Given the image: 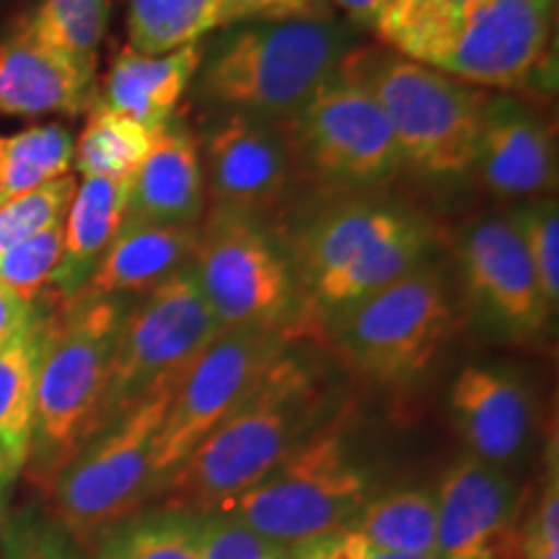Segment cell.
<instances>
[{
    "label": "cell",
    "instance_id": "obj_1",
    "mask_svg": "<svg viewBox=\"0 0 559 559\" xmlns=\"http://www.w3.org/2000/svg\"><path fill=\"white\" fill-rule=\"evenodd\" d=\"M332 389L321 370L288 347L249 400L169 474L160 506L207 513L283 464L332 417Z\"/></svg>",
    "mask_w": 559,
    "mask_h": 559
},
{
    "label": "cell",
    "instance_id": "obj_2",
    "mask_svg": "<svg viewBox=\"0 0 559 559\" xmlns=\"http://www.w3.org/2000/svg\"><path fill=\"white\" fill-rule=\"evenodd\" d=\"M130 306L124 296L79 293L41 317L37 409L24 469L45 489L102 432L111 353Z\"/></svg>",
    "mask_w": 559,
    "mask_h": 559
},
{
    "label": "cell",
    "instance_id": "obj_3",
    "mask_svg": "<svg viewBox=\"0 0 559 559\" xmlns=\"http://www.w3.org/2000/svg\"><path fill=\"white\" fill-rule=\"evenodd\" d=\"M349 52L332 21L243 24L202 55L198 96L223 111L285 124L337 73Z\"/></svg>",
    "mask_w": 559,
    "mask_h": 559
},
{
    "label": "cell",
    "instance_id": "obj_4",
    "mask_svg": "<svg viewBox=\"0 0 559 559\" xmlns=\"http://www.w3.org/2000/svg\"><path fill=\"white\" fill-rule=\"evenodd\" d=\"M430 226L407 210L381 202H349L313 221L298 236L293 275L298 285V324L321 326L334 311L386 288L425 262Z\"/></svg>",
    "mask_w": 559,
    "mask_h": 559
},
{
    "label": "cell",
    "instance_id": "obj_5",
    "mask_svg": "<svg viewBox=\"0 0 559 559\" xmlns=\"http://www.w3.org/2000/svg\"><path fill=\"white\" fill-rule=\"evenodd\" d=\"M340 68L379 102L402 166L428 177L472 171L489 94L402 55L347 52Z\"/></svg>",
    "mask_w": 559,
    "mask_h": 559
},
{
    "label": "cell",
    "instance_id": "obj_6",
    "mask_svg": "<svg viewBox=\"0 0 559 559\" xmlns=\"http://www.w3.org/2000/svg\"><path fill=\"white\" fill-rule=\"evenodd\" d=\"M370 474L355 459L337 415L267 477L207 513L226 515L293 549L347 528L370 500Z\"/></svg>",
    "mask_w": 559,
    "mask_h": 559
},
{
    "label": "cell",
    "instance_id": "obj_7",
    "mask_svg": "<svg viewBox=\"0 0 559 559\" xmlns=\"http://www.w3.org/2000/svg\"><path fill=\"white\" fill-rule=\"evenodd\" d=\"M319 330L355 373L404 386L430 368L453 330V300L440 270L419 262L386 288L334 311Z\"/></svg>",
    "mask_w": 559,
    "mask_h": 559
},
{
    "label": "cell",
    "instance_id": "obj_8",
    "mask_svg": "<svg viewBox=\"0 0 559 559\" xmlns=\"http://www.w3.org/2000/svg\"><path fill=\"white\" fill-rule=\"evenodd\" d=\"M207 309L223 330L260 326L298 337V285L293 264L260 218L210 205L190 262Z\"/></svg>",
    "mask_w": 559,
    "mask_h": 559
},
{
    "label": "cell",
    "instance_id": "obj_9",
    "mask_svg": "<svg viewBox=\"0 0 559 559\" xmlns=\"http://www.w3.org/2000/svg\"><path fill=\"white\" fill-rule=\"evenodd\" d=\"M223 326L194 283L190 264L132 304L111 353L102 430L124 412L185 381Z\"/></svg>",
    "mask_w": 559,
    "mask_h": 559
},
{
    "label": "cell",
    "instance_id": "obj_10",
    "mask_svg": "<svg viewBox=\"0 0 559 559\" xmlns=\"http://www.w3.org/2000/svg\"><path fill=\"white\" fill-rule=\"evenodd\" d=\"M177 391V389H174ZM174 391H160L96 432L50 485L60 528L83 549L158 495L153 456Z\"/></svg>",
    "mask_w": 559,
    "mask_h": 559
},
{
    "label": "cell",
    "instance_id": "obj_11",
    "mask_svg": "<svg viewBox=\"0 0 559 559\" xmlns=\"http://www.w3.org/2000/svg\"><path fill=\"white\" fill-rule=\"evenodd\" d=\"M293 166L337 190H370L396 177L402 156L379 102L358 79L337 68L311 102L277 124Z\"/></svg>",
    "mask_w": 559,
    "mask_h": 559
},
{
    "label": "cell",
    "instance_id": "obj_12",
    "mask_svg": "<svg viewBox=\"0 0 559 559\" xmlns=\"http://www.w3.org/2000/svg\"><path fill=\"white\" fill-rule=\"evenodd\" d=\"M290 342L288 332L239 326L223 330L221 337L200 355L174 391L158 430L153 456L158 492L181 461L249 400L262 376L290 347Z\"/></svg>",
    "mask_w": 559,
    "mask_h": 559
},
{
    "label": "cell",
    "instance_id": "obj_13",
    "mask_svg": "<svg viewBox=\"0 0 559 559\" xmlns=\"http://www.w3.org/2000/svg\"><path fill=\"white\" fill-rule=\"evenodd\" d=\"M555 19L557 0H477L425 66L477 88H523L547 62Z\"/></svg>",
    "mask_w": 559,
    "mask_h": 559
},
{
    "label": "cell",
    "instance_id": "obj_14",
    "mask_svg": "<svg viewBox=\"0 0 559 559\" xmlns=\"http://www.w3.org/2000/svg\"><path fill=\"white\" fill-rule=\"evenodd\" d=\"M459 262L466 290L489 324L531 340L547 330L549 309L513 215L481 218L461 234Z\"/></svg>",
    "mask_w": 559,
    "mask_h": 559
},
{
    "label": "cell",
    "instance_id": "obj_15",
    "mask_svg": "<svg viewBox=\"0 0 559 559\" xmlns=\"http://www.w3.org/2000/svg\"><path fill=\"white\" fill-rule=\"evenodd\" d=\"M432 489L438 559H519L521 495L506 469L464 453Z\"/></svg>",
    "mask_w": 559,
    "mask_h": 559
},
{
    "label": "cell",
    "instance_id": "obj_16",
    "mask_svg": "<svg viewBox=\"0 0 559 559\" xmlns=\"http://www.w3.org/2000/svg\"><path fill=\"white\" fill-rule=\"evenodd\" d=\"M202 174L213 205L260 218L288 192L293 158L277 124L223 111L202 135Z\"/></svg>",
    "mask_w": 559,
    "mask_h": 559
},
{
    "label": "cell",
    "instance_id": "obj_17",
    "mask_svg": "<svg viewBox=\"0 0 559 559\" xmlns=\"http://www.w3.org/2000/svg\"><path fill=\"white\" fill-rule=\"evenodd\" d=\"M449 404L469 456L498 469L523 456L534 432V400L519 373L479 362L461 368Z\"/></svg>",
    "mask_w": 559,
    "mask_h": 559
},
{
    "label": "cell",
    "instance_id": "obj_18",
    "mask_svg": "<svg viewBox=\"0 0 559 559\" xmlns=\"http://www.w3.org/2000/svg\"><path fill=\"white\" fill-rule=\"evenodd\" d=\"M472 171L500 198H544L557 185L555 132L526 104L489 96Z\"/></svg>",
    "mask_w": 559,
    "mask_h": 559
},
{
    "label": "cell",
    "instance_id": "obj_19",
    "mask_svg": "<svg viewBox=\"0 0 559 559\" xmlns=\"http://www.w3.org/2000/svg\"><path fill=\"white\" fill-rule=\"evenodd\" d=\"M96 79L21 26L0 34V115H83L96 104Z\"/></svg>",
    "mask_w": 559,
    "mask_h": 559
},
{
    "label": "cell",
    "instance_id": "obj_20",
    "mask_svg": "<svg viewBox=\"0 0 559 559\" xmlns=\"http://www.w3.org/2000/svg\"><path fill=\"white\" fill-rule=\"evenodd\" d=\"M205 210V174L192 132L169 122L132 177L128 218L198 228Z\"/></svg>",
    "mask_w": 559,
    "mask_h": 559
},
{
    "label": "cell",
    "instance_id": "obj_21",
    "mask_svg": "<svg viewBox=\"0 0 559 559\" xmlns=\"http://www.w3.org/2000/svg\"><path fill=\"white\" fill-rule=\"evenodd\" d=\"M202 55L200 41L166 55H140L124 47L111 62L96 102L122 111L158 135L174 120L181 96L194 83Z\"/></svg>",
    "mask_w": 559,
    "mask_h": 559
},
{
    "label": "cell",
    "instance_id": "obj_22",
    "mask_svg": "<svg viewBox=\"0 0 559 559\" xmlns=\"http://www.w3.org/2000/svg\"><path fill=\"white\" fill-rule=\"evenodd\" d=\"M194 239L198 228L124 218L81 293L124 298L132 293L145 296L192 262Z\"/></svg>",
    "mask_w": 559,
    "mask_h": 559
},
{
    "label": "cell",
    "instance_id": "obj_23",
    "mask_svg": "<svg viewBox=\"0 0 559 559\" xmlns=\"http://www.w3.org/2000/svg\"><path fill=\"white\" fill-rule=\"evenodd\" d=\"M130 190L132 177H88L75 187L66 218H62L60 264L50 283L55 304L79 296L86 288L104 251L128 218Z\"/></svg>",
    "mask_w": 559,
    "mask_h": 559
},
{
    "label": "cell",
    "instance_id": "obj_24",
    "mask_svg": "<svg viewBox=\"0 0 559 559\" xmlns=\"http://www.w3.org/2000/svg\"><path fill=\"white\" fill-rule=\"evenodd\" d=\"M41 313L0 347V453L21 472L29 459L34 409H37V368H39Z\"/></svg>",
    "mask_w": 559,
    "mask_h": 559
},
{
    "label": "cell",
    "instance_id": "obj_25",
    "mask_svg": "<svg viewBox=\"0 0 559 559\" xmlns=\"http://www.w3.org/2000/svg\"><path fill=\"white\" fill-rule=\"evenodd\" d=\"M88 547L94 559H200V513L143 508L104 528Z\"/></svg>",
    "mask_w": 559,
    "mask_h": 559
},
{
    "label": "cell",
    "instance_id": "obj_26",
    "mask_svg": "<svg viewBox=\"0 0 559 559\" xmlns=\"http://www.w3.org/2000/svg\"><path fill=\"white\" fill-rule=\"evenodd\" d=\"M347 531L381 549L438 559L436 489L402 487L370 498L349 521Z\"/></svg>",
    "mask_w": 559,
    "mask_h": 559
},
{
    "label": "cell",
    "instance_id": "obj_27",
    "mask_svg": "<svg viewBox=\"0 0 559 559\" xmlns=\"http://www.w3.org/2000/svg\"><path fill=\"white\" fill-rule=\"evenodd\" d=\"M111 0H37L21 19V26L73 62L81 73L96 79L99 47L109 29Z\"/></svg>",
    "mask_w": 559,
    "mask_h": 559
},
{
    "label": "cell",
    "instance_id": "obj_28",
    "mask_svg": "<svg viewBox=\"0 0 559 559\" xmlns=\"http://www.w3.org/2000/svg\"><path fill=\"white\" fill-rule=\"evenodd\" d=\"M153 132L132 117L96 102L88 109L86 128L75 140L73 166L83 179L135 177L153 145Z\"/></svg>",
    "mask_w": 559,
    "mask_h": 559
},
{
    "label": "cell",
    "instance_id": "obj_29",
    "mask_svg": "<svg viewBox=\"0 0 559 559\" xmlns=\"http://www.w3.org/2000/svg\"><path fill=\"white\" fill-rule=\"evenodd\" d=\"M221 29L218 0H128V47L166 55Z\"/></svg>",
    "mask_w": 559,
    "mask_h": 559
},
{
    "label": "cell",
    "instance_id": "obj_30",
    "mask_svg": "<svg viewBox=\"0 0 559 559\" xmlns=\"http://www.w3.org/2000/svg\"><path fill=\"white\" fill-rule=\"evenodd\" d=\"M75 138L62 124H37L3 140L0 151V205L68 177Z\"/></svg>",
    "mask_w": 559,
    "mask_h": 559
},
{
    "label": "cell",
    "instance_id": "obj_31",
    "mask_svg": "<svg viewBox=\"0 0 559 559\" xmlns=\"http://www.w3.org/2000/svg\"><path fill=\"white\" fill-rule=\"evenodd\" d=\"M477 0H389L376 34L402 58L428 62Z\"/></svg>",
    "mask_w": 559,
    "mask_h": 559
},
{
    "label": "cell",
    "instance_id": "obj_32",
    "mask_svg": "<svg viewBox=\"0 0 559 559\" xmlns=\"http://www.w3.org/2000/svg\"><path fill=\"white\" fill-rule=\"evenodd\" d=\"M62 254V221L41 228L0 257V283L21 296L26 304L37 300L50 290L52 275Z\"/></svg>",
    "mask_w": 559,
    "mask_h": 559
},
{
    "label": "cell",
    "instance_id": "obj_33",
    "mask_svg": "<svg viewBox=\"0 0 559 559\" xmlns=\"http://www.w3.org/2000/svg\"><path fill=\"white\" fill-rule=\"evenodd\" d=\"M79 181L73 177H60L39 190L21 194L0 205V257L16 247L41 228L66 218L70 200H73Z\"/></svg>",
    "mask_w": 559,
    "mask_h": 559
},
{
    "label": "cell",
    "instance_id": "obj_34",
    "mask_svg": "<svg viewBox=\"0 0 559 559\" xmlns=\"http://www.w3.org/2000/svg\"><path fill=\"white\" fill-rule=\"evenodd\" d=\"M521 239L526 243L531 262H534L536 277H539L544 298L549 309L557 311L559 304V207L557 200L544 198L523 205L513 215Z\"/></svg>",
    "mask_w": 559,
    "mask_h": 559
},
{
    "label": "cell",
    "instance_id": "obj_35",
    "mask_svg": "<svg viewBox=\"0 0 559 559\" xmlns=\"http://www.w3.org/2000/svg\"><path fill=\"white\" fill-rule=\"evenodd\" d=\"M200 559H293V549L221 513H200Z\"/></svg>",
    "mask_w": 559,
    "mask_h": 559
},
{
    "label": "cell",
    "instance_id": "obj_36",
    "mask_svg": "<svg viewBox=\"0 0 559 559\" xmlns=\"http://www.w3.org/2000/svg\"><path fill=\"white\" fill-rule=\"evenodd\" d=\"M221 29L234 24H280V21H332L324 0H218Z\"/></svg>",
    "mask_w": 559,
    "mask_h": 559
},
{
    "label": "cell",
    "instance_id": "obj_37",
    "mask_svg": "<svg viewBox=\"0 0 559 559\" xmlns=\"http://www.w3.org/2000/svg\"><path fill=\"white\" fill-rule=\"evenodd\" d=\"M544 551H559V477L555 456L551 469L544 477V487L528 523L519 531V559Z\"/></svg>",
    "mask_w": 559,
    "mask_h": 559
},
{
    "label": "cell",
    "instance_id": "obj_38",
    "mask_svg": "<svg viewBox=\"0 0 559 559\" xmlns=\"http://www.w3.org/2000/svg\"><path fill=\"white\" fill-rule=\"evenodd\" d=\"M293 559H436V557H419V555H404V551H389L376 547L362 539V536L353 534V531L342 528L337 534L321 536L309 544L293 547Z\"/></svg>",
    "mask_w": 559,
    "mask_h": 559
},
{
    "label": "cell",
    "instance_id": "obj_39",
    "mask_svg": "<svg viewBox=\"0 0 559 559\" xmlns=\"http://www.w3.org/2000/svg\"><path fill=\"white\" fill-rule=\"evenodd\" d=\"M13 559H88V555L62 528H37L21 534L19 549Z\"/></svg>",
    "mask_w": 559,
    "mask_h": 559
},
{
    "label": "cell",
    "instance_id": "obj_40",
    "mask_svg": "<svg viewBox=\"0 0 559 559\" xmlns=\"http://www.w3.org/2000/svg\"><path fill=\"white\" fill-rule=\"evenodd\" d=\"M37 306L26 304L24 298L0 283V347L16 340L37 319Z\"/></svg>",
    "mask_w": 559,
    "mask_h": 559
},
{
    "label": "cell",
    "instance_id": "obj_41",
    "mask_svg": "<svg viewBox=\"0 0 559 559\" xmlns=\"http://www.w3.org/2000/svg\"><path fill=\"white\" fill-rule=\"evenodd\" d=\"M326 5H337V9H342L347 13L349 19L358 21V24H366L373 29L376 24H379L381 13L386 11L389 0H324Z\"/></svg>",
    "mask_w": 559,
    "mask_h": 559
},
{
    "label": "cell",
    "instance_id": "obj_42",
    "mask_svg": "<svg viewBox=\"0 0 559 559\" xmlns=\"http://www.w3.org/2000/svg\"><path fill=\"white\" fill-rule=\"evenodd\" d=\"M13 477H16V472L11 469V464H9V461H5L3 453H0V498H3L5 487H9V481H11Z\"/></svg>",
    "mask_w": 559,
    "mask_h": 559
},
{
    "label": "cell",
    "instance_id": "obj_43",
    "mask_svg": "<svg viewBox=\"0 0 559 559\" xmlns=\"http://www.w3.org/2000/svg\"><path fill=\"white\" fill-rule=\"evenodd\" d=\"M3 140H5V138H0V151H3Z\"/></svg>",
    "mask_w": 559,
    "mask_h": 559
}]
</instances>
